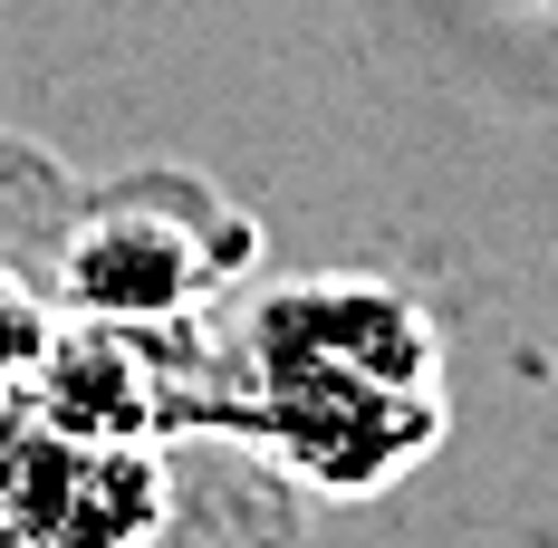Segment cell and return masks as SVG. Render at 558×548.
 <instances>
[{
  "label": "cell",
  "mask_w": 558,
  "mask_h": 548,
  "mask_svg": "<svg viewBox=\"0 0 558 548\" xmlns=\"http://www.w3.org/2000/svg\"><path fill=\"white\" fill-rule=\"evenodd\" d=\"M39 346H49L39 337V289L0 260V385L20 376V366H39Z\"/></svg>",
  "instance_id": "cell-4"
},
{
  "label": "cell",
  "mask_w": 558,
  "mask_h": 548,
  "mask_svg": "<svg viewBox=\"0 0 558 548\" xmlns=\"http://www.w3.org/2000/svg\"><path fill=\"white\" fill-rule=\"evenodd\" d=\"M231 434H260L318 491H386L434 452V337L395 289H279L241 328Z\"/></svg>",
  "instance_id": "cell-1"
},
{
  "label": "cell",
  "mask_w": 558,
  "mask_h": 548,
  "mask_svg": "<svg viewBox=\"0 0 558 548\" xmlns=\"http://www.w3.org/2000/svg\"><path fill=\"white\" fill-rule=\"evenodd\" d=\"M165 529V462L49 414H0V548H145Z\"/></svg>",
  "instance_id": "cell-2"
},
{
  "label": "cell",
  "mask_w": 558,
  "mask_h": 548,
  "mask_svg": "<svg viewBox=\"0 0 558 548\" xmlns=\"http://www.w3.org/2000/svg\"><path fill=\"white\" fill-rule=\"evenodd\" d=\"M58 289L87 318H155L165 328L173 308H193L213 289V260H203V241H193L183 212H165V203H107V212H87L58 241Z\"/></svg>",
  "instance_id": "cell-3"
}]
</instances>
